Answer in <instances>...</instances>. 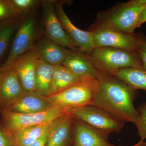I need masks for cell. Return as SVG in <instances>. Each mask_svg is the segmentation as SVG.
<instances>
[{
	"instance_id": "e0dca14e",
	"label": "cell",
	"mask_w": 146,
	"mask_h": 146,
	"mask_svg": "<svg viewBox=\"0 0 146 146\" xmlns=\"http://www.w3.org/2000/svg\"><path fill=\"white\" fill-rule=\"evenodd\" d=\"M35 47L39 59L54 66L62 65L71 50L58 46L46 36L42 38Z\"/></svg>"
},
{
	"instance_id": "ba28073f",
	"label": "cell",
	"mask_w": 146,
	"mask_h": 146,
	"mask_svg": "<svg viewBox=\"0 0 146 146\" xmlns=\"http://www.w3.org/2000/svg\"><path fill=\"white\" fill-rule=\"evenodd\" d=\"M0 113L1 119L7 131L50 123L56 118L65 114L53 108L35 114L15 113L6 108H0Z\"/></svg>"
},
{
	"instance_id": "2e32d148",
	"label": "cell",
	"mask_w": 146,
	"mask_h": 146,
	"mask_svg": "<svg viewBox=\"0 0 146 146\" xmlns=\"http://www.w3.org/2000/svg\"><path fill=\"white\" fill-rule=\"evenodd\" d=\"M3 71L0 82V108H7L23 94L17 74L12 68Z\"/></svg>"
},
{
	"instance_id": "83f0119b",
	"label": "cell",
	"mask_w": 146,
	"mask_h": 146,
	"mask_svg": "<svg viewBox=\"0 0 146 146\" xmlns=\"http://www.w3.org/2000/svg\"><path fill=\"white\" fill-rule=\"evenodd\" d=\"M48 131V129L39 140L29 146H45L47 141Z\"/></svg>"
},
{
	"instance_id": "7402d4cb",
	"label": "cell",
	"mask_w": 146,
	"mask_h": 146,
	"mask_svg": "<svg viewBox=\"0 0 146 146\" xmlns=\"http://www.w3.org/2000/svg\"><path fill=\"white\" fill-rule=\"evenodd\" d=\"M17 20L26 16L36 6L42 4L38 0H6Z\"/></svg>"
},
{
	"instance_id": "8fae6325",
	"label": "cell",
	"mask_w": 146,
	"mask_h": 146,
	"mask_svg": "<svg viewBox=\"0 0 146 146\" xmlns=\"http://www.w3.org/2000/svg\"><path fill=\"white\" fill-rule=\"evenodd\" d=\"M39 56L35 46L16 59L11 68L16 72L25 92L35 91V68Z\"/></svg>"
},
{
	"instance_id": "9c48e42d",
	"label": "cell",
	"mask_w": 146,
	"mask_h": 146,
	"mask_svg": "<svg viewBox=\"0 0 146 146\" xmlns=\"http://www.w3.org/2000/svg\"><path fill=\"white\" fill-rule=\"evenodd\" d=\"M47 38L58 46L70 50H76V46L63 29L58 18L54 7V2L42 1V3Z\"/></svg>"
},
{
	"instance_id": "4fadbf2b",
	"label": "cell",
	"mask_w": 146,
	"mask_h": 146,
	"mask_svg": "<svg viewBox=\"0 0 146 146\" xmlns=\"http://www.w3.org/2000/svg\"><path fill=\"white\" fill-rule=\"evenodd\" d=\"M74 120L72 113H68L52 121L48 129L45 146H72Z\"/></svg>"
},
{
	"instance_id": "cb8c5ba5",
	"label": "cell",
	"mask_w": 146,
	"mask_h": 146,
	"mask_svg": "<svg viewBox=\"0 0 146 146\" xmlns=\"http://www.w3.org/2000/svg\"><path fill=\"white\" fill-rule=\"evenodd\" d=\"M17 21L6 0H0V27L16 23Z\"/></svg>"
},
{
	"instance_id": "7c38bea8",
	"label": "cell",
	"mask_w": 146,
	"mask_h": 146,
	"mask_svg": "<svg viewBox=\"0 0 146 146\" xmlns=\"http://www.w3.org/2000/svg\"><path fill=\"white\" fill-rule=\"evenodd\" d=\"M72 134V146H117L110 143V134L75 118Z\"/></svg>"
},
{
	"instance_id": "8992f818",
	"label": "cell",
	"mask_w": 146,
	"mask_h": 146,
	"mask_svg": "<svg viewBox=\"0 0 146 146\" xmlns=\"http://www.w3.org/2000/svg\"><path fill=\"white\" fill-rule=\"evenodd\" d=\"M71 113L75 119L109 134L119 132L125 123L104 110L92 105L78 108Z\"/></svg>"
},
{
	"instance_id": "3957f363",
	"label": "cell",
	"mask_w": 146,
	"mask_h": 146,
	"mask_svg": "<svg viewBox=\"0 0 146 146\" xmlns=\"http://www.w3.org/2000/svg\"><path fill=\"white\" fill-rule=\"evenodd\" d=\"M88 55L104 77L115 76L121 69L143 66L135 51L106 47L94 48Z\"/></svg>"
},
{
	"instance_id": "30bf717a",
	"label": "cell",
	"mask_w": 146,
	"mask_h": 146,
	"mask_svg": "<svg viewBox=\"0 0 146 146\" xmlns=\"http://www.w3.org/2000/svg\"><path fill=\"white\" fill-rule=\"evenodd\" d=\"M54 7L60 24L70 39L80 50L89 54L94 49L92 32L80 29L72 23L64 11L63 2H54Z\"/></svg>"
},
{
	"instance_id": "6da1fadb",
	"label": "cell",
	"mask_w": 146,
	"mask_h": 146,
	"mask_svg": "<svg viewBox=\"0 0 146 146\" xmlns=\"http://www.w3.org/2000/svg\"><path fill=\"white\" fill-rule=\"evenodd\" d=\"M136 90L115 76L103 77L97 81L92 105L109 112L123 121L135 124L139 112L133 103Z\"/></svg>"
},
{
	"instance_id": "603a6c76",
	"label": "cell",
	"mask_w": 146,
	"mask_h": 146,
	"mask_svg": "<svg viewBox=\"0 0 146 146\" xmlns=\"http://www.w3.org/2000/svg\"><path fill=\"white\" fill-rule=\"evenodd\" d=\"M16 26V23L0 27V60L8 48Z\"/></svg>"
},
{
	"instance_id": "52a82bcc",
	"label": "cell",
	"mask_w": 146,
	"mask_h": 146,
	"mask_svg": "<svg viewBox=\"0 0 146 146\" xmlns=\"http://www.w3.org/2000/svg\"><path fill=\"white\" fill-rule=\"evenodd\" d=\"M36 31L35 18L32 15L28 16L18 28L8 57L5 62L0 66L1 70L11 68L16 59L35 46Z\"/></svg>"
},
{
	"instance_id": "5bb4252c",
	"label": "cell",
	"mask_w": 146,
	"mask_h": 146,
	"mask_svg": "<svg viewBox=\"0 0 146 146\" xmlns=\"http://www.w3.org/2000/svg\"><path fill=\"white\" fill-rule=\"evenodd\" d=\"M62 65L80 78L89 77L98 80L104 77L89 55L80 50H71Z\"/></svg>"
},
{
	"instance_id": "7a4b0ae2",
	"label": "cell",
	"mask_w": 146,
	"mask_h": 146,
	"mask_svg": "<svg viewBox=\"0 0 146 146\" xmlns=\"http://www.w3.org/2000/svg\"><path fill=\"white\" fill-rule=\"evenodd\" d=\"M97 80L89 77L58 94L46 97L52 107L64 114L92 104Z\"/></svg>"
},
{
	"instance_id": "5b68a950",
	"label": "cell",
	"mask_w": 146,
	"mask_h": 146,
	"mask_svg": "<svg viewBox=\"0 0 146 146\" xmlns=\"http://www.w3.org/2000/svg\"><path fill=\"white\" fill-rule=\"evenodd\" d=\"M94 49L117 48L135 51L138 45L136 33L129 34L110 26L95 24L91 28Z\"/></svg>"
},
{
	"instance_id": "d4e9b609",
	"label": "cell",
	"mask_w": 146,
	"mask_h": 146,
	"mask_svg": "<svg viewBox=\"0 0 146 146\" xmlns=\"http://www.w3.org/2000/svg\"><path fill=\"white\" fill-rule=\"evenodd\" d=\"M139 116L134 124L138 130V135L141 140H146V103H143L138 106Z\"/></svg>"
},
{
	"instance_id": "9a60e30c",
	"label": "cell",
	"mask_w": 146,
	"mask_h": 146,
	"mask_svg": "<svg viewBox=\"0 0 146 146\" xmlns=\"http://www.w3.org/2000/svg\"><path fill=\"white\" fill-rule=\"evenodd\" d=\"M51 106L46 96L36 91L25 92L6 109L21 114H35L48 110Z\"/></svg>"
},
{
	"instance_id": "4dcf8cb0",
	"label": "cell",
	"mask_w": 146,
	"mask_h": 146,
	"mask_svg": "<svg viewBox=\"0 0 146 146\" xmlns=\"http://www.w3.org/2000/svg\"><path fill=\"white\" fill-rule=\"evenodd\" d=\"M3 74V71L0 69V82L2 78Z\"/></svg>"
},
{
	"instance_id": "44dd1931",
	"label": "cell",
	"mask_w": 146,
	"mask_h": 146,
	"mask_svg": "<svg viewBox=\"0 0 146 146\" xmlns=\"http://www.w3.org/2000/svg\"><path fill=\"white\" fill-rule=\"evenodd\" d=\"M115 76L136 91L140 89L146 91V69L143 66L121 69Z\"/></svg>"
},
{
	"instance_id": "ffe728a7",
	"label": "cell",
	"mask_w": 146,
	"mask_h": 146,
	"mask_svg": "<svg viewBox=\"0 0 146 146\" xmlns=\"http://www.w3.org/2000/svg\"><path fill=\"white\" fill-rule=\"evenodd\" d=\"M55 66L38 59L35 72V91L44 96H48Z\"/></svg>"
},
{
	"instance_id": "277c9868",
	"label": "cell",
	"mask_w": 146,
	"mask_h": 146,
	"mask_svg": "<svg viewBox=\"0 0 146 146\" xmlns=\"http://www.w3.org/2000/svg\"><path fill=\"white\" fill-rule=\"evenodd\" d=\"M146 6V0L123 3L99 14L96 24L107 25L126 33L133 34Z\"/></svg>"
},
{
	"instance_id": "f1b7e54d",
	"label": "cell",
	"mask_w": 146,
	"mask_h": 146,
	"mask_svg": "<svg viewBox=\"0 0 146 146\" xmlns=\"http://www.w3.org/2000/svg\"><path fill=\"white\" fill-rule=\"evenodd\" d=\"M146 22V6L141 13L137 25V28L140 27L141 26Z\"/></svg>"
},
{
	"instance_id": "484cf974",
	"label": "cell",
	"mask_w": 146,
	"mask_h": 146,
	"mask_svg": "<svg viewBox=\"0 0 146 146\" xmlns=\"http://www.w3.org/2000/svg\"><path fill=\"white\" fill-rule=\"evenodd\" d=\"M138 45L135 51L141 59L142 66L146 69V36L142 33H136Z\"/></svg>"
},
{
	"instance_id": "ac0fdd59",
	"label": "cell",
	"mask_w": 146,
	"mask_h": 146,
	"mask_svg": "<svg viewBox=\"0 0 146 146\" xmlns=\"http://www.w3.org/2000/svg\"><path fill=\"white\" fill-rule=\"evenodd\" d=\"M51 122L7 131L15 146H29L43 136Z\"/></svg>"
},
{
	"instance_id": "4316f807",
	"label": "cell",
	"mask_w": 146,
	"mask_h": 146,
	"mask_svg": "<svg viewBox=\"0 0 146 146\" xmlns=\"http://www.w3.org/2000/svg\"><path fill=\"white\" fill-rule=\"evenodd\" d=\"M0 146H16L0 119Z\"/></svg>"
},
{
	"instance_id": "f546056e",
	"label": "cell",
	"mask_w": 146,
	"mask_h": 146,
	"mask_svg": "<svg viewBox=\"0 0 146 146\" xmlns=\"http://www.w3.org/2000/svg\"><path fill=\"white\" fill-rule=\"evenodd\" d=\"M132 146H146V142L143 140H141L138 143Z\"/></svg>"
},
{
	"instance_id": "d6986e66",
	"label": "cell",
	"mask_w": 146,
	"mask_h": 146,
	"mask_svg": "<svg viewBox=\"0 0 146 146\" xmlns=\"http://www.w3.org/2000/svg\"><path fill=\"white\" fill-rule=\"evenodd\" d=\"M81 78L63 65L55 66L48 96L58 94L68 89L78 83Z\"/></svg>"
}]
</instances>
